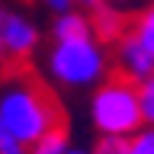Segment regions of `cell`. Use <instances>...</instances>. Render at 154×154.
<instances>
[{
  "instance_id": "277c9868",
  "label": "cell",
  "mask_w": 154,
  "mask_h": 154,
  "mask_svg": "<svg viewBox=\"0 0 154 154\" xmlns=\"http://www.w3.org/2000/svg\"><path fill=\"white\" fill-rule=\"evenodd\" d=\"M42 32L29 16L23 13H10L3 19V55H7V71L10 67H26L32 61V55L38 51Z\"/></svg>"
},
{
  "instance_id": "30bf717a",
  "label": "cell",
  "mask_w": 154,
  "mask_h": 154,
  "mask_svg": "<svg viewBox=\"0 0 154 154\" xmlns=\"http://www.w3.org/2000/svg\"><path fill=\"white\" fill-rule=\"evenodd\" d=\"M138 87V106H141V122L148 128H154V74L148 80H141Z\"/></svg>"
},
{
  "instance_id": "52a82bcc",
  "label": "cell",
  "mask_w": 154,
  "mask_h": 154,
  "mask_svg": "<svg viewBox=\"0 0 154 154\" xmlns=\"http://www.w3.org/2000/svg\"><path fill=\"white\" fill-rule=\"evenodd\" d=\"M93 35V23H90V13L80 7L64 10V13H55L51 19V42H71V38H90Z\"/></svg>"
},
{
  "instance_id": "7a4b0ae2",
  "label": "cell",
  "mask_w": 154,
  "mask_h": 154,
  "mask_svg": "<svg viewBox=\"0 0 154 154\" xmlns=\"http://www.w3.org/2000/svg\"><path fill=\"white\" fill-rule=\"evenodd\" d=\"M45 74L55 87L64 90H93L112 74V48L90 38L51 42L45 55Z\"/></svg>"
},
{
  "instance_id": "9c48e42d",
  "label": "cell",
  "mask_w": 154,
  "mask_h": 154,
  "mask_svg": "<svg viewBox=\"0 0 154 154\" xmlns=\"http://www.w3.org/2000/svg\"><path fill=\"white\" fill-rule=\"evenodd\" d=\"M132 35L154 55V0H148V3L132 16Z\"/></svg>"
},
{
  "instance_id": "3957f363",
  "label": "cell",
  "mask_w": 154,
  "mask_h": 154,
  "mask_svg": "<svg viewBox=\"0 0 154 154\" xmlns=\"http://www.w3.org/2000/svg\"><path fill=\"white\" fill-rule=\"evenodd\" d=\"M90 122L100 135H119V138H128L138 128H144L141 106H138V87L119 74H109L103 84L93 87Z\"/></svg>"
},
{
  "instance_id": "8992f818",
  "label": "cell",
  "mask_w": 154,
  "mask_h": 154,
  "mask_svg": "<svg viewBox=\"0 0 154 154\" xmlns=\"http://www.w3.org/2000/svg\"><path fill=\"white\" fill-rule=\"evenodd\" d=\"M90 23H93V38L103 42V45H109V48L132 29V16L125 13V7H116V3L96 7L90 13Z\"/></svg>"
},
{
  "instance_id": "6da1fadb",
  "label": "cell",
  "mask_w": 154,
  "mask_h": 154,
  "mask_svg": "<svg viewBox=\"0 0 154 154\" xmlns=\"http://www.w3.org/2000/svg\"><path fill=\"white\" fill-rule=\"evenodd\" d=\"M3 74H10V80L0 87V119L26 148L55 125L67 122L58 93L45 80L26 74L23 67H10Z\"/></svg>"
},
{
  "instance_id": "4fadbf2b",
  "label": "cell",
  "mask_w": 154,
  "mask_h": 154,
  "mask_svg": "<svg viewBox=\"0 0 154 154\" xmlns=\"http://www.w3.org/2000/svg\"><path fill=\"white\" fill-rule=\"evenodd\" d=\"M0 154H29V148L3 125V119H0Z\"/></svg>"
},
{
  "instance_id": "8fae6325",
  "label": "cell",
  "mask_w": 154,
  "mask_h": 154,
  "mask_svg": "<svg viewBox=\"0 0 154 154\" xmlns=\"http://www.w3.org/2000/svg\"><path fill=\"white\" fill-rule=\"evenodd\" d=\"M93 154H125L128 151V138H119V135H96Z\"/></svg>"
},
{
  "instance_id": "9a60e30c",
  "label": "cell",
  "mask_w": 154,
  "mask_h": 154,
  "mask_svg": "<svg viewBox=\"0 0 154 154\" xmlns=\"http://www.w3.org/2000/svg\"><path fill=\"white\" fill-rule=\"evenodd\" d=\"M3 19H7V10L0 7V74L7 71V55H3Z\"/></svg>"
},
{
  "instance_id": "ba28073f",
  "label": "cell",
  "mask_w": 154,
  "mask_h": 154,
  "mask_svg": "<svg viewBox=\"0 0 154 154\" xmlns=\"http://www.w3.org/2000/svg\"><path fill=\"white\" fill-rule=\"evenodd\" d=\"M71 148V132H67V122L64 125H55L51 132H45L42 138L29 144V154H64Z\"/></svg>"
},
{
  "instance_id": "5b68a950",
  "label": "cell",
  "mask_w": 154,
  "mask_h": 154,
  "mask_svg": "<svg viewBox=\"0 0 154 154\" xmlns=\"http://www.w3.org/2000/svg\"><path fill=\"white\" fill-rule=\"evenodd\" d=\"M112 74L125 77L132 84H141L154 74V55L132 35V29L112 45Z\"/></svg>"
},
{
  "instance_id": "e0dca14e",
  "label": "cell",
  "mask_w": 154,
  "mask_h": 154,
  "mask_svg": "<svg viewBox=\"0 0 154 154\" xmlns=\"http://www.w3.org/2000/svg\"><path fill=\"white\" fill-rule=\"evenodd\" d=\"M64 154H93V151H90V148H74V144H71Z\"/></svg>"
},
{
  "instance_id": "5bb4252c",
  "label": "cell",
  "mask_w": 154,
  "mask_h": 154,
  "mask_svg": "<svg viewBox=\"0 0 154 154\" xmlns=\"http://www.w3.org/2000/svg\"><path fill=\"white\" fill-rule=\"evenodd\" d=\"M45 10H51V13H64V10H74L77 3L74 0H38Z\"/></svg>"
},
{
  "instance_id": "7c38bea8",
  "label": "cell",
  "mask_w": 154,
  "mask_h": 154,
  "mask_svg": "<svg viewBox=\"0 0 154 154\" xmlns=\"http://www.w3.org/2000/svg\"><path fill=\"white\" fill-rule=\"evenodd\" d=\"M125 154H154V128H138L135 135H128V151Z\"/></svg>"
},
{
  "instance_id": "ac0fdd59",
  "label": "cell",
  "mask_w": 154,
  "mask_h": 154,
  "mask_svg": "<svg viewBox=\"0 0 154 154\" xmlns=\"http://www.w3.org/2000/svg\"><path fill=\"white\" fill-rule=\"evenodd\" d=\"M109 3H116V7H125V3H132V0H109Z\"/></svg>"
},
{
  "instance_id": "2e32d148",
  "label": "cell",
  "mask_w": 154,
  "mask_h": 154,
  "mask_svg": "<svg viewBox=\"0 0 154 154\" xmlns=\"http://www.w3.org/2000/svg\"><path fill=\"white\" fill-rule=\"evenodd\" d=\"M80 10H87V13H93L96 7H103V3H109V0H74Z\"/></svg>"
}]
</instances>
